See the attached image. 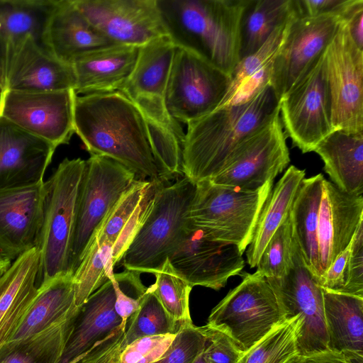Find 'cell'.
I'll use <instances>...</instances> for the list:
<instances>
[{"label":"cell","mask_w":363,"mask_h":363,"mask_svg":"<svg viewBox=\"0 0 363 363\" xmlns=\"http://www.w3.org/2000/svg\"><path fill=\"white\" fill-rule=\"evenodd\" d=\"M74 126L91 155L120 163L138 179H160L145 118L122 92L77 95Z\"/></svg>","instance_id":"cell-1"},{"label":"cell","mask_w":363,"mask_h":363,"mask_svg":"<svg viewBox=\"0 0 363 363\" xmlns=\"http://www.w3.org/2000/svg\"><path fill=\"white\" fill-rule=\"evenodd\" d=\"M279 114V99L268 84L250 99L223 106L187 124L182 150L184 177L209 181L241 146Z\"/></svg>","instance_id":"cell-2"},{"label":"cell","mask_w":363,"mask_h":363,"mask_svg":"<svg viewBox=\"0 0 363 363\" xmlns=\"http://www.w3.org/2000/svg\"><path fill=\"white\" fill-rule=\"evenodd\" d=\"M168 36L231 75L240 61V26L249 0H156Z\"/></svg>","instance_id":"cell-3"},{"label":"cell","mask_w":363,"mask_h":363,"mask_svg":"<svg viewBox=\"0 0 363 363\" xmlns=\"http://www.w3.org/2000/svg\"><path fill=\"white\" fill-rule=\"evenodd\" d=\"M195 190L185 177L159 185L147 217L119 262L125 269L154 274L164 264L187 231Z\"/></svg>","instance_id":"cell-4"},{"label":"cell","mask_w":363,"mask_h":363,"mask_svg":"<svg viewBox=\"0 0 363 363\" xmlns=\"http://www.w3.org/2000/svg\"><path fill=\"white\" fill-rule=\"evenodd\" d=\"M86 160L81 158H65L45 182L38 286L57 276L71 274V250Z\"/></svg>","instance_id":"cell-5"},{"label":"cell","mask_w":363,"mask_h":363,"mask_svg":"<svg viewBox=\"0 0 363 363\" xmlns=\"http://www.w3.org/2000/svg\"><path fill=\"white\" fill-rule=\"evenodd\" d=\"M273 184L270 179L256 190H245L211 181L196 183L189 220L215 240L236 245L243 255Z\"/></svg>","instance_id":"cell-6"},{"label":"cell","mask_w":363,"mask_h":363,"mask_svg":"<svg viewBox=\"0 0 363 363\" xmlns=\"http://www.w3.org/2000/svg\"><path fill=\"white\" fill-rule=\"evenodd\" d=\"M73 275L57 276L38 294L16 333L5 345L21 347L43 363H58L79 306L74 303Z\"/></svg>","instance_id":"cell-7"},{"label":"cell","mask_w":363,"mask_h":363,"mask_svg":"<svg viewBox=\"0 0 363 363\" xmlns=\"http://www.w3.org/2000/svg\"><path fill=\"white\" fill-rule=\"evenodd\" d=\"M239 275L242 281L212 309L207 325L226 334L245 352L286 320L264 277L257 272Z\"/></svg>","instance_id":"cell-8"},{"label":"cell","mask_w":363,"mask_h":363,"mask_svg":"<svg viewBox=\"0 0 363 363\" xmlns=\"http://www.w3.org/2000/svg\"><path fill=\"white\" fill-rule=\"evenodd\" d=\"M136 179L132 171L110 158L91 155L86 160L70 255L72 274L96 233Z\"/></svg>","instance_id":"cell-9"},{"label":"cell","mask_w":363,"mask_h":363,"mask_svg":"<svg viewBox=\"0 0 363 363\" xmlns=\"http://www.w3.org/2000/svg\"><path fill=\"white\" fill-rule=\"evenodd\" d=\"M230 80L206 60L176 46L165 93L168 113L186 124L200 119L220 106Z\"/></svg>","instance_id":"cell-10"},{"label":"cell","mask_w":363,"mask_h":363,"mask_svg":"<svg viewBox=\"0 0 363 363\" xmlns=\"http://www.w3.org/2000/svg\"><path fill=\"white\" fill-rule=\"evenodd\" d=\"M324 52L279 100L284 133L303 153L333 131Z\"/></svg>","instance_id":"cell-11"},{"label":"cell","mask_w":363,"mask_h":363,"mask_svg":"<svg viewBox=\"0 0 363 363\" xmlns=\"http://www.w3.org/2000/svg\"><path fill=\"white\" fill-rule=\"evenodd\" d=\"M293 264L281 277L266 278L276 296L284 320L299 315L302 326L298 338L299 356L328 350L323 290L305 264L294 238Z\"/></svg>","instance_id":"cell-12"},{"label":"cell","mask_w":363,"mask_h":363,"mask_svg":"<svg viewBox=\"0 0 363 363\" xmlns=\"http://www.w3.org/2000/svg\"><path fill=\"white\" fill-rule=\"evenodd\" d=\"M324 56L333 131L363 133V50L354 43L344 20Z\"/></svg>","instance_id":"cell-13"},{"label":"cell","mask_w":363,"mask_h":363,"mask_svg":"<svg viewBox=\"0 0 363 363\" xmlns=\"http://www.w3.org/2000/svg\"><path fill=\"white\" fill-rule=\"evenodd\" d=\"M74 89L19 91L4 89L0 118L57 148L68 144L74 133Z\"/></svg>","instance_id":"cell-14"},{"label":"cell","mask_w":363,"mask_h":363,"mask_svg":"<svg viewBox=\"0 0 363 363\" xmlns=\"http://www.w3.org/2000/svg\"><path fill=\"white\" fill-rule=\"evenodd\" d=\"M342 20L335 14L294 18L273 60L269 79L279 100L323 54Z\"/></svg>","instance_id":"cell-15"},{"label":"cell","mask_w":363,"mask_h":363,"mask_svg":"<svg viewBox=\"0 0 363 363\" xmlns=\"http://www.w3.org/2000/svg\"><path fill=\"white\" fill-rule=\"evenodd\" d=\"M168 260L192 288L201 286L214 290L224 287L229 278L239 275L245 265L236 245L215 240L191 222Z\"/></svg>","instance_id":"cell-16"},{"label":"cell","mask_w":363,"mask_h":363,"mask_svg":"<svg viewBox=\"0 0 363 363\" xmlns=\"http://www.w3.org/2000/svg\"><path fill=\"white\" fill-rule=\"evenodd\" d=\"M290 162L286 136L279 114L250 137L225 169L211 181L223 186L256 190L274 179Z\"/></svg>","instance_id":"cell-17"},{"label":"cell","mask_w":363,"mask_h":363,"mask_svg":"<svg viewBox=\"0 0 363 363\" xmlns=\"http://www.w3.org/2000/svg\"><path fill=\"white\" fill-rule=\"evenodd\" d=\"M86 19L116 44L141 47L168 35L156 0H73Z\"/></svg>","instance_id":"cell-18"},{"label":"cell","mask_w":363,"mask_h":363,"mask_svg":"<svg viewBox=\"0 0 363 363\" xmlns=\"http://www.w3.org/2000/svg\"><path fill=\"white\" fill-rule=\"evenodd\" d=\"M176 45L168 35L140 47L134 69L121 92L131 100L143 115L167 123H179L167 112L165 93Z\"/></svg>","instance_id":"cell-19"},{"label":"cell","mask_w":363,"mask_h":363,"mask_svg":"<svg viewBox=\"0 0 363 363\" xmlns=\"http://www.w3.org/2000/svg\"><path fill=\"white\" fill-rule=\"evenodd\" d=\"M45 182L0 190V256L11 262L38 247L43 220Z\"/></svg>","instance_id":"cell-20"},{"label":"cell","mask_w":363,"mask_h":363,"mask_svg":"<svg viewBox=\"0 0 363 363\" xmlns=\"http://www.w3.org/2000/svg\"><path fill=\"white\" fill-rule=\"evenodd\" d=\"M2 70L3 90L54 91L74 90L76 85L72 65L53 57L31 35L16 48Z\"/></svg>","instance_id":"cell-21"},{"label":"cell","mask_w":363,"mask_h":363,"mask_svg":"<svg viewBox=\"0 0 363 363\" xmlns=\"http://www.w3.org/2000/svg\"><path fill=\"white\" fill-rule=\"evenodd\" d=\"M40 42L53 57L69 65L84 55L118 45L98 31L73 0H53Z\"/></svg>","instance_id":"cell-22"},{"label":"cell","mask_w":363,"mask_h":363,"mask_svg":"<svg viewBox=\"0 0 363 363\" xmlns=\"http://www.w3.org/2000/svg\"><path fill=\"white\" fill-rule=\"evenodd\" d=\"M363 221V196L348 194L323 181L317 231L318 283L336 257L350 245Z\"/></svg>","instance_id":"cell-23"},{"label":"cell","mask_w":363,"mask_h":363,"mask_svg":"<svg viewBox=\"0 0 363 363\" xmlns=\"http://www.w3.org/2000/svg\"><path fill=\"white\" fill-rule=\"evenodd\" d=\"M55 149L0 118V190L43 182Z\"/></svg>","instance_id":"cell-24"},{"label":"cell","mask_w":363,"mask_h":363,"mask_svg":"<svg viewBox=\"0 0 363 363\" xmlns=\"http://www.w3.org/2000/svg\"><path fill=\"white\" fill-rule=\"evenodd\" d=\"M38 247L16 259L0 277V350L11 339L38 291Z\"/></svg>","instance_id":"cell-25"},{"label":"cell","mask_w":363,"mask_h":363,"mask_svg":"<svg viewBox=\"0 0 363 363\" xmlns=\"http://www.w3.org/2000/svg\"><path fill=\"white\" fill-rule=\"evenodd\" d=\"M140 47L116 45L84 55L72 64L77 95L121 91L136 64Z\"/></svg>","instance_id":"cell-26"},{"label":"cell","mask_w":363,"mask_h":363,"mask_svg":"<svg viewBox=\"0 0 363 363\" xmlns=\"http://www.w3.org/2000/svg\"><path fill=\"white\" fill-rule=\"evenodd\" d=\"M114 301L113 286L109 279L79 306L58 363L75 362L123 324L115 311Z\"/></svg>","instance_id":"cell-27"},{"label":"cell","mask_w":363,"mask_h":363,"mask_svg":"<svg viewBox=\"0 0 363 363\" xmlns=\"http://www.w3.org/2000/svg\"><path fill=\"white\" fill-rule=\"evenodd\" d=\"M324 171L342 191L363 194V133L334 130L315 147Z\"/></svg>","instance_id":"cell-28"},{"label":"cell","mask_w":363,"mask_h":363,"mask_svg":"<svg viewBox=\"0 0 363 363\" xmlns=\"http://www.w3.org/2000/svg\"><path fill=\"white\" fill-rule=\"evenodd\" d=\"M296 15V10L285 23L271 33L255 52L239 61L230 75L229 87L219 107L245 102L269 84L273 60Z\"/></svg>","instance_id":"cell-29"},{"label":"cell","mask_w":363,"mask_h":363,"mask_svg":"<svg viewBox=\"0 0 363 363\" xmlns=\"http://www.w3.org/2000/svg\"><path fill=\"white\" fill-rule=\"evenodd\" d=\"M305 176L304 169L291 165L272 188L260 211L246 251L247 262L251 268L257 267L267 242L289 215Z\"/></svg>","instance_id":"cell-30"},{"label":"cell","mask_w":363,"mask_h":363,"mask_svg":"<svg viewBox=\"0 0 363 363\" xmlns=\"http://www.w3.org/2000/svg\"><path fill=\"white\" fill-rule=\"evenodd\" d=\"M323 306L328 350L363 355V298L323 290Z\"/></svg>","instance_id":"cell-31"},{"label":"cell","mask_w":363,"mask_h":363,"mask_svg":"<svg viewBox=\"0 0 363 363\" xmlns=\"http://www.w3.org/2000/svg\"><path fill=\"white\" fill-rule=\"evenodd\" d=\"M324 179L322 174L304 178L289 213L294 238L305 264L316 281L318 278L317 231Z\"/></svg>","instance_id":"cell-32"},{"label":"cell","mask_w":363,"mask_h":363,"mask_svg":"<svg viewBox=\"0 0 363 363\" xmlns=\"http://www.w3.org/2000/svg\"><path fill=\"white\" fill-rule=\"evenodd\" d=\"M52 3L53 0H0L1 67L27 36L40 41Z\"/></svg>","instance_id":"cell-33"},{"label":"cell","mask_w":363,"mask_h":363,"mask_svg":"<svg viewBox=\"0 0 363 363\" xmlns=\"http://www.w3.org/2000/svg\"><path fill=\"white\" fill-rule=\"evenodd\" d=\"M295 0H249L240 26V60L255 52L296 11Z\"/></svg>","instance_id":"cell-34"},{"label":"cell","mask_w":363,"mask_h":363,"mask_svg":"<svg viewBox=\"0 0 363 363\" xmlns=\"http://www.w3.org/2000/svg\"><path fill=\"white\" fill-rule=\"evenodd\" d=\"M113 244L96 233L73 274L74 303L82 306L113 274Z\"/></svg>","instance_id":"cell-35"},{"label":"cell","mask_w":363,"mask_h":363,"mask_svg":"<svg viewBox=\"0 0 363 363\" xmlns=\"http://www.w3.org/2000/svg\"><path fill=\"white\" fill-rule=\"evenodd\" d=\"M302 322L296 315L277 325L244 352L238 363H291L299 356L298 338Z\"/></svg>","instance_id":"cell-36"},{"label":"cell","mask_w":363,"mask_h":363,"mask_svg":"<svg viewBox=\"0 0 363 363\" xmlns=\"http://www.w3.org/2000/svg\"><path fill=\"white\" fill-rule=\"evenodd\" d=\"M184 325L167 313L157 297L147 288L140 308L126 322L123 348L139 337L177 335Z\"/></svg>","instance_id":"cell-37"},{"label":"cell","mask_w":363,"mask_h":363,"mask_svg":"<svg viewBox=\"0 0 363 363\" xmlns=\"http://www.w3.org/2000/svg\"><path fill=\"white\" fill-rule=\"evenodd\" d=\"M153 274L155 281L148 289L167 313L183 325L192 323L189 311L192 287L173 269L168 259Z\"/></svg>","instance_id":"cell-38"},{"label":"cell","mask_w":363,"mask_h":363,"mask_svg":"<svg viewBox=\"0 0 363 363\" xmlns=\"http://www.w3.org/2000/svg\"><path fill=\"white\" fill-rule=\"evenodd\" d=\"M293 245L294 236L289 215L267 242L256 272L265 278L284 276L293 264Z\"/></svg>","instance_id":"cell-39"},{"label":"cell","mask_w":363,"mask_h":363,"mask_svg":"<svg viewBox=\"0 0 363 363\" xmlns=\"http://www.w3.org/2000/svg\"><path fill=\"white\" fill-rule=\"evenodd\" d=\"M150 182L138 179L134 181L96 233L99 237L113 245L122 229L140 203Z\"/></svg>","instance_id":"cell-40"},{"label":"cell","mask_w":363,"mask_h":363,"mask_svg":"<svg viewBox=\"0 0 363 363\" xmlns=\"http://www.w3.org/2000/svg\"><path fill=\"white\" fill-rule=\"evenodd\" d=\"M140 273L125 269L113 274L114 308L125 326L128 320L138 311L147 291L140 279Z\"/></svg>","instance_id":"cell-41"},{"label":"cell","mask_w":363,"mask_h":363,"mask_svg":"<svg viewBox=\"0 0 363 363\" xmlns=\"http://www.w3.org/2000/svg\"><path fill=\"white\" fill-rule=\"evenodd\" d=\"M206 337L200 327L184 325L176 335L165 354L153 363H194L203 352Z\"/></svg>","instance_id":"cell-42"},{"label":"cell","mask_w":363,"mask_h":363,"mask_svg":"<svg viewBox=\"0 0 363 363\" xmlns=\"http://www.w3.org/2000/svg\"><path fill=\"white\" fill-rule=\"evenodd\" d=\"M162 182H164L161 179L150 182L140 203L115 241L113 245L114 267L120 262L125 250L147 217L152 208L157 189Z\"/></svg>","instance_id":"cell-43"},{"label":"cell","mask_w":363,"mask_h":363,"mask_svg":"<svg viewBox=\"0 0 363 363\" xmlns=\"http://www.w3.org/2000/svg\"><path fill=\"white\" fill-rule=\"evenodd\" d=\"M175 337L166 334L139 337L122 349L120 363H153L165 354Z\"/></svg>","instance_id":"cell-44"},{"label":"cell","mask_w":363,"mask_h":363,"mask_svg":"<svg viewBox=\"0 0 363 363\" xmlns=\"http://www.w3.org/2000/svg\"><path fill=\"white\" fill-rule=\"evenodd\" d=\"M200 328L206 337L202 352L205 363H238L244 352L226 334L207 324Z\"/></svg>","instance_id":"cell-45"},{"label":"cell","mask_w":363,"mask_h":363,"mask_svg":"<svg viewBox=\"0 0 363 363\" xmlns=\"http://www.w3.org/2000/svg\"><path fill=\"white\" fill-rule=\"evenodd\" d=\"M340 294L363 298V221L350 242L347 280Z\"/></svg>","instance_id":"cell-46"},{"label":"cell","mask_w":363,"mask_h":363,"mask_svg":"<svg viewBox=\"0 0 363 363\" xmlns=\"http://www.w3.org/2000/svg\"><path fill=\"white\" fill-rule=\"evenodd\" d=\"M125 326L123 324L74 363H120Z\"/></svg>","instance_id":"cell-47"},{"label":"cell","mask_w":363,"mask_h":363,"mask_svg":"<svg viewBox=\"0 0 363 363\" xmlns=\"http://www.w3.org/2000/svg\"><path fill=\"white\" fill-rule=\"evenodd\" d=\"M299 16L314 17L324 14L340 16L342 19L357 0H295Z\"/></svg>","instance_id":"cell-48"},{"label":"cell","mask_w":363,"mask_h":363,"mask_svg":"<svg viewBox=\"0 0 363 363\" xmlns=\"http://www.w3.org/2000/svg\"><path fill=\"white\" fill-rule=\"evenodd\" d=\"M291 363H363V355L328 350L307 356H298Z\"/></svg>","instance_id":"cell-49"},{"label":"cell","mask_w":363,"mask_h":363,"mask_svg":"<svg viewBox=\"0 0 363 363\" xmlns=\"http://www.w3.org/2000/svg\"><path fill=\"white\" fill-rule=\"evenodd\" d=\"M343 20L347 25L354 43L359 49L363 50V1L357 0Z\"/></svg>","instance_id":"cell-50"},{"label":"cell","mask_w":363,"mask_h":363,"mask_svg":"<svg viewBox=\"0 0 363 363\" xmlns=\"http://www.w3.org/2000/svg\"><path fill=\"white\" fill-rule=\"evenodd\" d=\"M0 363H42L21 347L4 346L0 350Z\"/></svg>","instance_id":"cell-51"},{"label":"cell","mask_w":363,"mask_h":363,"mask_svg":"<svg viewBox=\"0 0 363 363\" xmlns=\"http://www.w3.org/2000/svg\"><path fill=\"white\" fill-rule=\"evenodd\" d=\"M12 262L4 259L0 256V277L6 272L9 268Z\"/></svg>","instance_id":"cell-52"},{"label":"cell","mask_w":363,"mask_h":363,"mask_svg":"<svg viewBox=\"0 0 363 363\" xmlns=\"http://www.w3.org/2000/svg\"><path fill=\"white\" fill-rule=\"evenodd\" d=\"M4 73L0 62V86L4 89Z\"/></svg>","instance_id":"cell-53"},{"label":"cell","mask_w":363,"mask_h":363,"mask_svg":"<svg viewBox=\"0 0 363 363\" xmlns=\"http://www.w3.org/2000/svg\"><path fill=\"white\" fill-rule=\"evenodd\" d=\"M194 363H205L203 359L202 352L196 357Z\"/></svg>","instance_id":"cell-54"},{"label":"cell","mask_w":363,"mask_h":363,"mask_svg":"<svg viewBox=\"0 0 363 363\" xmlns=\"http://www.w3.org/2000/svg\"><path fill=\"white\" fill-rule=\"evenodd\" d=\"M2 91H3V89H2V88L0 86V99H1V96Z\"/></svg>","instance_id":"cell-55"}]
</instances>
